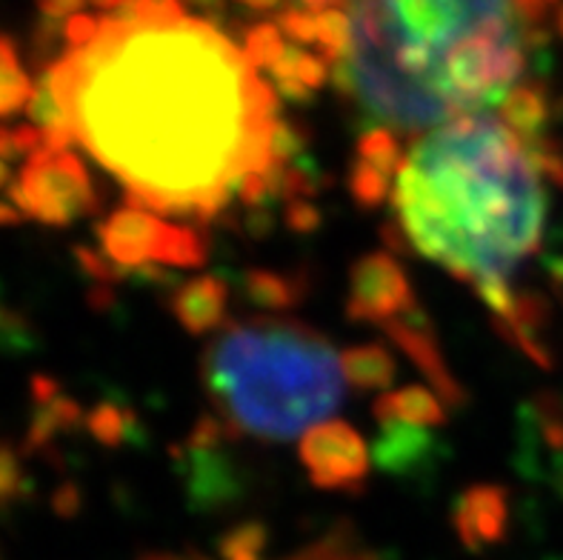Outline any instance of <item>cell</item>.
Segmentation results:
<instances>
[{
    "label": "cell",
    "instance_id": "cell-1",
    "mask_svg": "<svg viewBox=\"0 0 563 560\" xmlns=\"http://www.w3.org/2000/svg\"><path fill=\"white\" fill-rule=\"evenodd\" d=\"M32 100L49 143H80L129 206L212 220L257 175L295 164L300 135L243 46L180 0H118L64 26Z\"/></svg>",
    "mask_w": 563,
    "mask_h": 560
},
{
    "label": "cell",
    "instance_id": "cell-2",
    "mask_svg": "<svg viewBox=\"0 0 563 560\" xmlns=\"http://www.w3.org/2000/svg\"><path fill=\"white\" fill-rule=\"evenodd\" d=\"M543 180L536 143L500 114H464L409 150L393 191V243L472 286L500 323L518 304L512 277L541 249Z\"/></svg>",
    "mask_w": 563,
    "mask_h": 560
},
{
    "label": "cell",
    "instance_id": "cell-3",
    "mask_svg": "<svg viewBox=\"0 0 563 560\" xmlns=\"http://www.w3.org/2000/svg\"><path fill=\"white\" fill-rule=\"evenodd\" d=\"M214 418L261 440L303 438L346 397L341 355L318 329L280 315L232 320L203 352Z\"/></svg>",
    "mask_w": 563,
    "mask_h": 560
},
{
    "label": "cell",
    "instance_id": "cell-4",
    "mask_svg": "<svg viewBox=\"0 0 563 560\" xmlns=\"http://www.w3.org/2000/svg\"><path fill=\"white\" fill-rule=\"evenodd\" d=\"M409 35L432 57L461 118L500 103L523 84L527 50L558 0H398Z\"/></svg>",
    "mask_w": 563,
    "mask_h": 560
},
{
    "label": "cell",
    "instance_id": "cell-5",
    "mask_svg": "<svg viewBox=\"0 0 563 560\" xmlns=\"http://www.w3.org/2000/svg\"><path fill=\"white\" fill-rule=\"evenodd\" d=\"M100 255L121 272H146L152 266L198 270L209 257V243L195 227L169 223L164 215L123 206L98 229Z\"/></svg>",
    "mask_w": 563,
    "mask_h": 560
},
{
    "label": "cell",
    "instance_id": "cell-6",
    "mask_svg": "<svg viewBox=\"0 0 563 560\" xmlns=\"http://www.w3.org/2000/svg\"><path fill=\"white\" fill-rule=\"evenodd\" d=\"M12 206L46 227H69L98 209L92 175L71 146H46L29 157L9 186Z\"/></svg>",
    "mask_w": 563,
    "mask_h": 560
},
{
    "label": "cell",
    "instance_id": "cell-7",
    "mask_svg": "<svg viewBox=\"0 0 563 560\" xmlns=\"http://www.w3.org/2000/svg\"><path fill=\"white\" fill-rule=\"evenodd\" d=\"M418 300L409 284L407 270L389 252H369L352 266L350 292H346V315L355 323L389 327L407 312H412Z\"/></svg>",
    "mask_w": 563,
    "mask_h": 560
},
{
    "label": "cell",
    "instance_id": "cell-8",
    "mask_svg": "<svg viewBox=\"0 0 563 560\" xmlns=\"http://www.w3.org/2000/svg\"><path fill=\"white\" fill-rule=\"evenodd\" d=\"M300 463L318 490L361 492L369 477V449L357 429L343 420L309 429L300 438Z\"/></svg>",
    "mask_w": 563,
    "mask_h": 560
},
{
    "label": "cell",
    "instance_id": "cell-9",
    "mask_svg": "<svg viewBox=\"0 0 563 560\" xmlns=\"http://www.w3.org/2000/svg\"><path fill=\"white\" fill-rule=\"evenodd\" d=\"M404 141L386 127L366 129L355 143V161L350 169V191L361 209H378L393 200L395 184L407 166Z\"/></svg>",
    "mask_w": 563,
    "mask_h": 560
},
{
    "label": "cell",
    "instance_id": "cell-10",
    "mask_svg": "<svg viewBox=\"0 0 563 560\" xmlns=\"http://www.w3.org/2000/svg\"><path fill=\"white\" fill-rule=\"evenodd\" d=\"M380 332L421 370V375L427 377V386L441 395L443 404L450 406V409H461L466 404L464 386L452 375L441 341H438L435 327H432V320H429V315L423 312L421 306H415L412 312L384 327Z\"/></svg>",
    "mask_w": 563,
    "mask_h": 560
},
{
    "label": "cell",
    "instance_id": "cell-11",
    "mask_svg": "<svg viewBox=\"0 0 563 560\" xmlns=\"http://www.w3.org/2000/svg\"><path fill=\"white\" fill-rule=\"evenodd\" d=\"M455 529L466 547H493L509 526V492L495 483L470 486L455 504Z\"/></svg>",
    "mask_w": 563,
    "mask_h": 560
},
{
    "label": "cell",
    "instance_id": "cell-12",
    "mask_svg": "<svg viewBox=\"0 0 563 560\" xmlns=\"http://www.w3.org/2000/svg\"><path fill=\"white\" fill-rule=\"evenodd\" d=\"M172 318L178 320L180 327L189 334L218 332L227 327L229 312V286L218 275H198L189 277L186 284L172 292L169 300Z\"/></svg>",
    "mask_w": 563,
    "mask_h": 560
},
{
    "label": "cell",
    "instance_id": "cell-13",
    "mask_svg": "<svg viewBox=\"0 0 563 560\" xmlns=\"http://www.w3.org/2000/svg\"><path fill=\"white\" fill-rule=\"evenodd\" d=\"M446 409L441 395L429 386H404L389 389L375 400V420L378 424H404L412 429H435L446 424Z\"/></svg>",
    "mask_w": 563,
    "mask_h": 560
},
{
    "label": "cell",
    "instance_id": "cell-14",
    "mask_svg": "<svg viewBox=\"0 0 563 560\" xmlns=\"http://www.w3.org/2000/svg\"><path fill=\"white\" fill-rule=\"evenodd\" d=\"M500 118L507 127L527 141H538L547 132V121H550V92L538 84H518L507 98L500 100Z\"/></svg>",
    "mask_w": 563,
    "mask_h": 560
},
{
    "label": "cell",
    "instance_id": "cell-15",
    "mask_svg": "<svg viewBox=\"0 0 563 560\" xmlns=\"http://www.w3.org/2000/svg\"><path fill=\"white\" fill-rule=\"evenodd\" d=\"M341 363L346 383L364 392H389L395 375H398V363H395L393 352L380 343H361V347L346 349V352H341Z\"/></svg>",
    "mask_w": 563,
    "mask_h": 560
},
{
    "label": "cell",
    "instance_id": "cell-16",
    "mask_svg": "<svg viewBox=\"0 0 563 560\" xmlns=\"http://www.w3.org/2000/svg\"><path fill=\"white\" fill-rule=\"evenodd\" d=\"M35 92V80L23 69L14 41L0 35V118H12L32 107Z\"/></svg>",
    "mask_w": 563,
    "mask_h": 560
},
{
    "label": "cell",
    "instance_id": "cell-17",
    "mask_svg": "<svg viewBox=\"0 0 563 560\" xmlns=\"http://www.w3.org/2000/svg\"><path fill=\"white\" fill-rule=\"evenodd\" d=\"M243 295L264 312H280L303 298V281L272 270H252L243 275Z\"/></svg>",
    "mask_w": 563,
    "mask_h": 560
},
{
    "label": "cell",
    "instance_id": "cell-18",
    "mask_svg": "<svg viewBox=\"0 0 563 560\" xmlns=\"http://www.w3.org/2000/svg\"><path fill=\"white\" fill-rule=\"evenodd\" d=\"M429 438L423 429L404 424H380V443H375V458L389 472H407L427 454Z\"/></svg>",
    "mask_w": 563,
    "mask_h": 560
},
{
    "label": "cell",
    "instance_id": "cell-19",
    "mask_svg": "<svg viewBox=\"0 0 563 560\" xmlns=\"http://www.w3.org/2000/svg\"><path fill=\"white\" fill-rule=\"evenodd\" d=\"M264 526L246 524L229 532L221 543V552L227 560H261L264 558Z\"/></svg>",
    "mask_w": 563,
    "mask_h": 560
},
{
    "label": "cell",
    "instance_id": "cell-20",
    "mask_svg": "<svg viewBox=\"0 0 563 560\" xmlns=\"http://www.w3.org/2000/svg\"><path fill=\"white\" fill-rule=\"evenodd\" d=\"M89 432H92L100 443L118 447V443L126 440L129 415L121 409H114V406H98V409L89 415Z\"/></svg>",
    "mask_w": 563,
    "mask_h": 560
},
{
    "label": "cell",
    "instance_id": "cell-21",
    "mask_svg": "<svg viewBox=\"0 0 563 560\" xmlns=\"http://www.w3.org/2000/svg\"><path fill=\"white\" fill-rule=\"evenodd\" d=\"M250 9H257V12H266V9H275L286 0H241ZM346 0H292L289 9H309V12H323V9H341Z\"/></svg>",
    "mask_w": 563,
    "mask_h": 560
},
{
    "label": "cell",
    "instance_id": "cell-22",
    "mask_svg": "<svg viewBox=\"0 0 563 560\" xmlns=\"http://www.w3.org/2000/svg\"><path fill=\"white\" fill-rule=\"evenodd\" d=\"M21 218H23V215L18 212L14 206H9V204H3V200H0V227H14V223H18Z\"/></svg>",
    "mask_w": 563,
    "mask_h": 560
},
{
    "label": "cell",
    "instance_id": "cell-23",
    "mask_svg": "<svg viewBox=\"0 0 563 560\" xmlns=\"http://www.w3.org/2000/svg\"><path fill=\"white\" fill-rule=\"evenodd\" d=\"M9 180H12V166L0 161V186H12Z\"/></svg>",
    "mask_w": 563,
    "mask_h": 560
},
{
    "label": "cell",
    "instance_id": "cell-24",
    "mask_svg": "<svg viewBox=\"0 0 563 560\" xmlns=\"http://www.w3.org/2000/svg\"><path fill=\"white\" fill-rule=\"evenodd\" d=\"M150 560H178V558H166V554H152Z\"/></svg>",
    "mask_w": 563,
    "mask_h": 560
},
{
    "label": "cell",
    "instance_id": "cell-25",
    "mask_svg": "<svg viewBox=\"0 0 563 560\" xmlns=\"http://www.w3.org/2000/svg\"><path fill=\"white\" fill-rule=\"evenodd\" d=\"M558 26H561V35H563V9H561V14H558Z\"/></svg>",
    "mask_w": 563,
    "mask_h": 560
}]
</instances>
